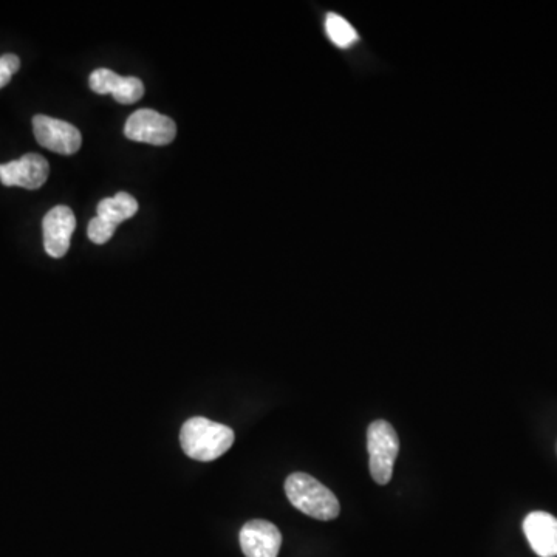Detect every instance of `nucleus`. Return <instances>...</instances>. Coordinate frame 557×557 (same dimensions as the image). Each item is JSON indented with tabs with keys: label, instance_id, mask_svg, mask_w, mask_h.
Segmentation results:
<instances>
[{
	"label": "nucleus",
	"instance_id": "obj_1",
	"mask_svg": "<svg viewBox=\"0 0 557 557\" xmlns=\"http://www.w3.org/2000/svg\"><path fill=\"white\" fill-rule=\"evenodd\" d=\"M234 431L208 418L194 417L183 424L180 443L188 457L197 462H212L234 445Z\"/></svg>",
	"mask_w": 557,
	"mask_h": 557
},
{
	"label": "nucleus",
	"instance_id": "obj_2",
	"mask_svg": "<svg viewBox=\"0 0 557 557\" xmlns=\"http://www.w3.org/2000/svg\"><path fill=\"white\" fill-rule=\"evenodd\" d=\"M285 494L294 508L318 520H333L341 506L335 494L319 480L304 472H294L285 482Z\"/></svg>",
	"mask_w": 557,
	"mask_h": 557
},
{
	"label": "nucleus",
	"instance_id": "obj_3",
	"mask_svg": "<svg viewBox=\"0 0 557 557\" xmlns=\"http://www.w3.org/2000/svg\"><path fill=\"white\" fill-rule=\"evenodd\" d=\"M367 449L372 479L378 485H387L392 479L393 465L397 462L400 440L392 424L375 421L367 429Z\"/></svg>",
	"mask_w": 557,
	"mask_h": 557
},
{
	"label": "nucleus",
	"instance_id": "obj_4",
	"mask_svg": "<svg viewBox=\"0 0 557 557\" xmlns=\"http://www.w3.org/2000/svg\"><path fill=\"white\" fill-rule=\"evenodd\" d=\"M124 135L138 143L166 146L177 137V126L166 115L151 109H141L132 113L126 121Z\"/></svg>",
	"mask_w": 557,
	"mask_h": 557
},
{
	"label": "nucleus",
	"instance_id": "obj_5",
	"mask_svg": "<svg viewBox=\"0 0 557 557\" xmlns=\"http://www.w3.org/2000/svg\"><path fill=\"white\" fill-rule=\"evenodd\" d=\"M35 137L42 147L61 155H73L83 144L81 132L73 124L56 118L36 115L33 118Z\"/></svg>",
	"mask_w": 557,
	"mask_h": 557
},
{
	"label": "nucleus",
	"instance_id": "obj_6",
	"mask_svg": "<svg viewBox=\"0 0 557 557\" xmlns=\"http://www.w3.org/2000/svg\"><path fill=\"white\" fill-rule=\"evenodd\" d=\"M76 228V217L69 206H56L47 212L42 222L44 248L48 256L61 259L70 248V239Z\"/></svg>",
	"mask_w": 557,
	"mask_h": 557
},
{
	"label": "nucleus",
	"instance_id": "obj_7",
	"mask_svg": "<svg viewBox=\"0 0 557 557\" xmlns=\"http://www.w3.org/2000/svg\"><path fill=\"white\" fill-rule=\"evenodd\" d=\"M50 174L48 161L39 154H27L19 160L0 165V182L5 186L39 189Z\"/></svg>",
	"mask_w": 557,
	"mask_h": 557
},
{
	"label": "nucleus",
	"instance_id": "obj_8",
	"mask_svg": "<svg viewBox=\"0 0 557 557\" xmlns=\"http://www.w3.org/2000/svg\"><path fill=\"white\" fill-rule=\"evenodd\" d=\"M282 534L267 520H251L240 531V547L247 557H277Z\"/></svg>",
	"mask_w": 557,
	"mask_h": 557
},
{
	"label": "nucleus",
	"instance_id": "obj_9",
	"mask_svg": "<svg viewBox=\"0 0 557 557\" xmlns=\"http://www.w3.org/2000/svg\"><path fill=\"white\" fill-rule=\"evenodd\" d=\"M89 86L98 95H112L117 103L134 104L144 95L141 79L135 76H120L109 69H96L90 75Z\"/></svg>",
	"mask_w": 557,
	"mask_h": 557
},
{
	"label": "nucleus",
	"instance_id": "obj_10",
	"mask_svg": "<svg viewBox=\"0 0 557 557\" xmlns=\"http://www.w3.org/2000/svg\"><path fill=\"white\" fill-rule=\"evenodd\" d=\"M523 531L534 553L540 557L557 556V519L551 514L536 511L528 514Z\"/></svg>",
	"mask_w": 557,
	"mask_h": 557
},
{
	"label": "nucleus",
	"instance_id": "obj_11",
	"mask_svg": "<svg viewBox=\"0 0 557 557\" xmlns=\"http://www.w3.org/2000/svg\"><path fill=\"white\" fill-rule=\"evenodd\" d=\"M98 216L110 225L118 226L132 219L138 212V202L127 192H118L112 199H104L98 203Z\"/></svg>",
	"mask_w": 557,
	"mask_h": 557
},
{
	"label": "nucleus",
	"instance_id": "obj_12",
	"mask_svg": "<svg viewBox=\"0 0 557 557\" xmlns=\"http://www.w3.org/2000/svg\"><path fill=\"white\" fill-rule=\"evenodd\" d=\"M325 31H327L330 41L342 48L350 47L358 39L352 24L335 13H330L325 19Z\"/></svg>",
	"mask_w": 557,
	"mask_h": 557
},
{
	"label": "nucleus",
	"instance_id": "obj_13",
	"mask_svg": "<svg viewBox=\"0 0 557 557\" xmlns=\"http://www.w3.org/2000/svg\"><path fill=\"white\" fill-rule=\"evenodd\" d=\"M115 231H117V226L104 222L100 217H95V219L90 220L87 234H89V239L96 243V245H104V243L112 239Z\"/></svg>",
	"mask_w": 557,
	"mask_h": 557
},
{
	"label": "nucleus",
	"instance_id": "obj_14",
	"mask_svg": "<svg viewBox=\"0 0 557 557\" xmlns=\"http://www.w3.org/2000/svg\"><path fill=\"white\" fill-rule=\"evenodd\" d=\"M19 67L21 61L16 55H4L0 58V89H4L10 83L11 76L18 72Z\"/></svg>",
	"mask_w": 557,
	"mask_h": 557
}]
</instances>
